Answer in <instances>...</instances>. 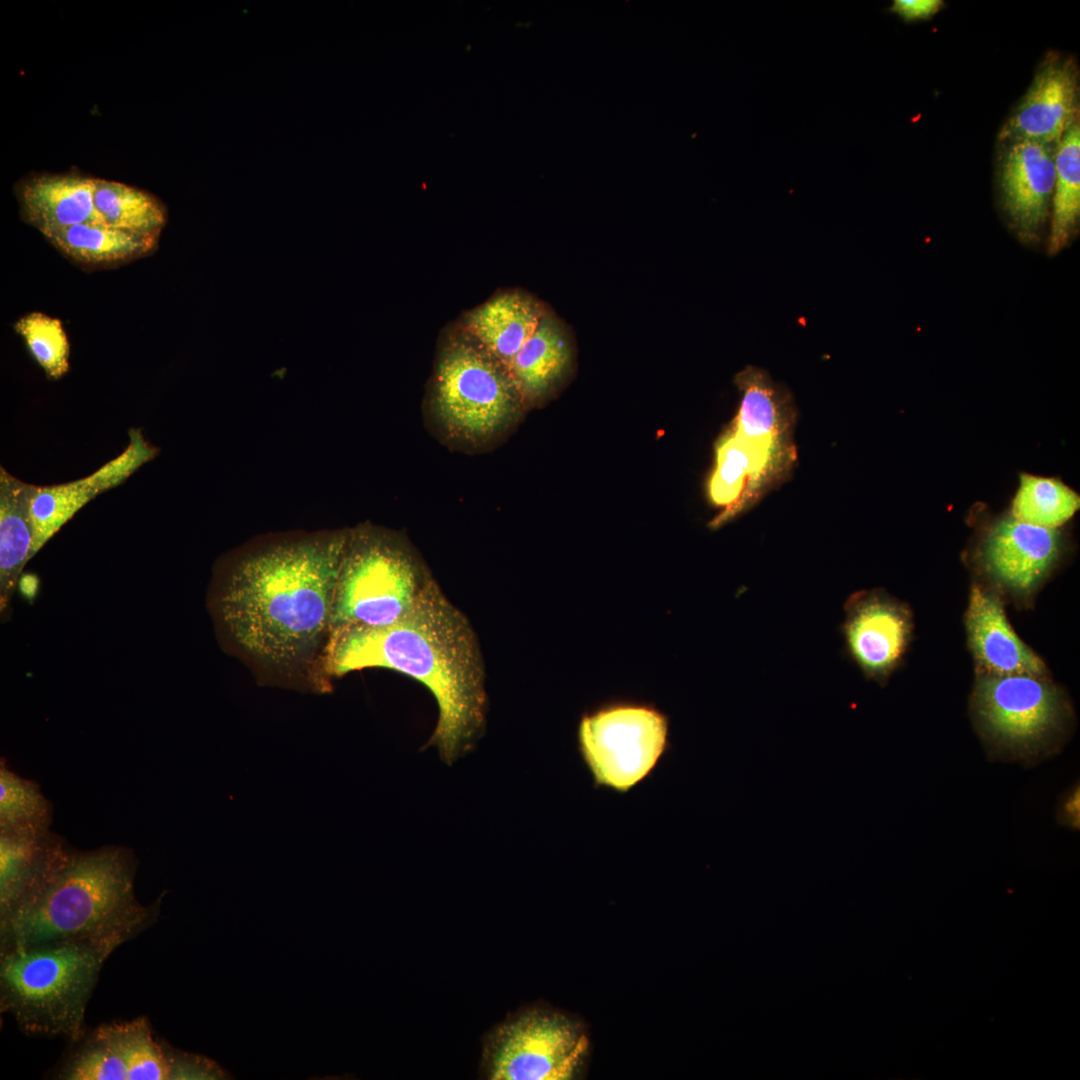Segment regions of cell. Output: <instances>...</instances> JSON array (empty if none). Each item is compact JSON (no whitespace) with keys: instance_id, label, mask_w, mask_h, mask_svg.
<instances>
[{"instance_id":"1","label":"cell","mask_w":1080,"mask_h":1080,"mask_svg":"<svg viewBox=\"0 0 1080 1080\" xmlns=\"http://www.w3.org/2000/svg\"><path fill=\"white\" fill-rule=\"evenodd\" d=\"M347 534L263 536L215 568L208 607L219 639L260 676L330 688L322 663Z\"/></svg>"},{"instance_id":"2","label":"cell","mask_w":1080,"mask_h":1080,"mask_svg":"<svg viewBox=\"0 0 1080 1080\" xmlns=\"http://www.w3.org/2000/svg\"><path fill=\"white\" fill-rule=\"evenodd\" d=\"M365 668H386L423 684L438 705L428 742L453 763L484 728L485 670L466 616L433 579L412 608L382 627H350L329 636L322 671L326 682ZM330 685V684H329Z\"/></svg>"},{"instance_id":"3","label":"cell","mask_w":1080,"mask_h":1080,"mask_svg":"<svg viewBox=\"0 0 1080 1080\" xmlns=\"http://www.w3.org/2000/svg\"><path fill=\"white\" fill-rule=\"evenodd\" d=\"M136 859L122 846L70 850L29 898L0 918L1 952L62 941L120 946L155 917L136 899Z\"/></svg>"},{"instance_id":"4","label":"cell","mask_w":1080,"mask_h":1080,"mask_svg":"<svg viewBox=\"0 0 1080 1080\" xmlns=\"http://www.w3.org/2000/svg\"><path fill=\"white\" fill-rule=\"evenodd\" d=\"M741 400L716 448L709 498L720 525L754 507L785 482L797 464L796 410L789 391L762 368L747 366L735 380Z\"/></svg>"},{"instance_id":"5","label":"cell","mask_w":1080,"mask_h":1080,"mask_svg":"<svg viewBox=\"0 0 1080 1080\" xmlns=\"http://www.w3.org/2000/svg\"><path fill=\"white\" fill-rule=\"evenodd\" d=\"M527 409L509 369L464 329L441 343L422 405L424 425L468 455L501 445Z\"/></svg>"},{"instance_id":"6","label":"cell","mask_w":1080,"mask_h":1080,"mask_svg":"<svg viewBox=\"0 0 1080 1080\" xmlns=\"http://www.w3.org/2000/svg\"><path fill=\"white\" fill-rule=\"evenodd\" d=\"M116 948L62 941L1 952V1011L28 1034L79 1041L100 970Z\"/></svg>"},{"instance_id":"7","label":"cell","mask_w":1080,"mask_h":1080,"mask_svg":"<svg viewBox=\"0 0 1080 1080\" xmlns=\"http://www.w3.org/2000/svg\"><path fill=\"white\" fill-rule=\"evenodd\" d=\"M433 579L405 535L371 523L348 528L329 636L350 627L396 622Z\"/></svg>"},{"instance_id":"8","label":"cell","mask_w":1080,"mask_h":1080,"mask_svg":"<svg viewBox=\"0 0 1080 1080\" xmlns=\"http://www.w3.org/2000/svg\"><path fill=\"white\" fill-rule=\"evenodd\" d=\"M577 743L594 787L627 793L670 749L668 718L648 703L608 702L582 715Z\"/></svg>"},{"instance_id":"9","label":"cell","mask_w":1080,"mask_h":1080,"mask_svg":"<svg viewBox=\"0 0 1080 1080\" xmlns=\"http://www.w3.org/2000/svg\"><path fill=\"white\" fill-rule=\"evenodd\" d=\"M588 1039L568 1016L532 1008L486 1037L482 1071L491 1080H569L581 1069Z\"/></svg>"},{"instance_id":"10","label":"cell","mask_w":1080,"mask_h":1080,"mask_svg":"<svg viewBox=\"0 0 1080 1080\" xmlns=\"http://www.w3.org/2000/svg\"><path fill=\"white\" fill-rule=\"evenodd\" d=\"M973 708L1000 753L1026 760L1050 753L1064 716L1059 691L1044 678L1024 674H982Z\"/></svg>"},{"instance_id":"11","label":"cell","mask_w":1080,"mask_h":1080,"mask_svg":"<svg viewBox=\"0 0 1080 1080\" xmlns=\"http://www.w3.org/2000/svg\"><path fill=\"white\" fill-rule=\"evenodd\" d=\"M175 1053L154 1039L147 1019L96 1028L64 1063L60 1079H175Z\"/></svg>"},{"instance_id":"12","label":"cell","mask_w":1080,"mask_h":1080,"mask_svg":"<svg viewBox=\"0 0 1080 1080\" xmlns=\"http://www.w3.org/2000/svg\"><path fill=\"white\" fill-rule=\"evenodd\" d=\"M1079 72L1076 62L1050 52L1011 116L999 131L1003 144L1028 140L1057 146L1078 122Z\"/></svg>"},{"instance_id":"13","label":"cell","mask_w":1080,"mask_h":1080,"mask_svg":"<svg viewBox=\"0 0 1080 1080\" xmlns=\"http://www.w3.org/2000/svg\"><path fill=\"white\" fill-rule=\"evenodd\" d=\"M844 608L842 631L850 656L866 676L885 681L908 645V610L881 592L855 594Z\"/></svg>"},{"instance_id":"14","label":"cell","mask_w":1080,"mask_h":1080,"mask_svg":"<svg viewBox=\"0 0 1080 1080\" xmlns=\"http://www.w3.org/2000/svg\"><path fill=\"white\" fill-rule=\"evenodd\" d=\"M1061 534L1021 522L1011 515L987 529L979 560L987 574L1015 592H1029L1048 574L1061 553Z\"/></svg>"},{"instance_id":"15","label":"cell","mask_w":1080,"mask_h":1080,"mask_svg":"<svg viewBox=\"0 0 1080 1080\" xmlns=\"http://www.w3.org/2000/svg\"><path fill=\"white\" fill-rule=\"evenodd\" d=\"M1056 146L1020 140L1004 144L999 165L1003 209L1018 236L1035 240L1046 221L1055 184Z\"/></svg>"},{"instance_id":"16","label":"cell","mask_w":1080,"mask_h":1080,"mask_svg":"<svg viewBox=\"0 0 1080 1080\" xmlns=\"http://www.w3.org/2000/svg\"><path fill=\"white\" fill-rule=\"evenodd\" d=\"M155 454V448L142 435L132 434L127 448L92 474L57 485H36L30 502L32 544L29 559L84 505L99 493L122 483Z\"/></svg>"},{"instance_id":"17","label":"cell","mask_w":1080,"mask_h":1080,"mask_svg":"<svg viewBox=\"0 0 1080 1080\" xmlns=\"http://www.w3.org/2000/svg\"><path fill=\"white\" fill-rule=\"evenodd\" d=\"M966 626L982 674L1044 678L1043 661L1016 635L999 599L978 586L971 590Z\"/></svg>"},{"instance_id":"18","label":"cell","mask_w":1080,"mask_h":1080,"mask_svg":"<svg viewBox=\"0 0 1080 1080\" xmlns=\"http://www.w3.org/2000/svg\"><path fill=\"white\" fill-rule=\"evenodd\" d=\"M94 190L93 177L46 173L21 181L16 195L23 220L46 236L78 224H104L95 207Z\"/></svg>"},{"instance_id":"19","label":"cell","mask_w":1080,"mask_h":1080,"mask_svg":"<svg viewBox=\"0 0 1080 1080\" xmlns=\"http://www.w3.org/2000/svg\"><path fill=\"white\" fill-rule=\"evenodd\" d=\"M70 850L49 829L0 833V918L37 891Z\"/></svg>"},{"instance_id":"20","label":"cell","mask_w":1080,"mask_h":1080,"mask_svg":"<svg viewBox=\"0 0 1080 1080\" xmlns=\"http://www.w3.org/2000/svg\"><path fill=\"white\" fill-rule=\"evenodd\" d=\"M571 360V343L564 327L546 312L509 367L526 407L542 403L557 389Z\"/></svg>"},{"instance_id":"21","label":"cell","mask_w":1080,"mask_h":1080,"mask_svg":"<svg viewBox=\"0 0 1080 1080\" xmlns=\"http://www.w3.org/2000/svg\"><path fill=\"white\" fill-rule=\"evenodd\" d=\"M545 313L544 307L531 296L506 292L469 312L463 329L509 369Z\"/></svg>"},{"instance_id":"22","label":"cell","mask_w":1080,"mask_h":1080,"mask_svg":"<svg viewBox=\"0 0 1080 1080\" xmlns=\"http://www.w3.org/2000/svg\"><path fill=\"white\" fill-rule=\"evenodd\" d=\"M36 485L0 468V609L8 608L16 583L30 560V502Z\"/></svg>"},{"instance_id":"23","label":"cell","mask_w":1080,"mask_h":1080,"mask_svg":"<svg viewBox=\"0 0 1080 1080\" xmlns=\"http://www.w3.org/2000/svg\"><path fill=\"white\" fill-rule=\"evenodd\" d=\"M44 237L66 258L92 268L117 266L144 257L158 243L156 237L93 223L74 225Z\"/></svg>"},{"instance_id":"24","label":"cell","mask_w":1080,"mask_h":1080,"mask_svg":"<svg viewBox=\"0 0 1080 1080\" xmlns=\"http://www.w3.org/2000/svg\"><path fill=\"white\" fill-rule=\"evenodd\" d=\"M94 203L106 226L159 238L166 206L154 195L118 181L95 178Z\"/></svg>"},{"instance_id":"25","label":"cell","mask_w":1080,"mask_h":1080,"mask_svg":"<svg viewBox=\"0 0 1080 1080\" xmlns=\"http://www.w3.org/2000/svg\"><path fill=\"white\" fill-rule=\"evenodd\" d=\"M1055 184L1048 250L1055 255L1076 233L1080 216V125L1074 123L1055 151Z\"/></svg>"},{"instance_id":"26","label":"cell","mask_w":1080,"mask_h":1080,"mask_svg":"<svg viewBox=\"0 0 1080 1080\" xmlns=\"http://www.w3.org/2000/svg\"><path fill=\"white\" fill-rule=\"evenodd\" d=\"M1080 507L1078 493L1053 477L1021 473L1010 515L1038 527L1057 529Z\"/></svg>"},{"instance_id":"27","label":"cell","mask_w":1080,"mask_h":1080,"mask_svg":"<svg viewBox=\"0 0 1080 1080\" xmlns=\"http://www.w3.org/2000/svg\"><path fill=\"white\" fill-rule=\"evenodd\" d=\"M52 805L38 785L12 772L0 762V833L49 829Z\"/></svg>"},{"instance_id":"28","label":"cell","mask_w":1080,"mask_h":1080,"mask_svg":"<svg viewBox=\"0 0 1080 1080\" xmlns=\"http://www.w3.org/2000/svg\"><path fill=\"white\" fill-rule=\"evenodd\" d=\"M14 329L49 379H60L68 372L69 341L59 319L32 312L19 318Z\"/></svg>"},{"instance_id":"29","label":"cell","mask_w":1080,"mask_h":1080,"mask_svg":"<svg viewBox=\"0 0 1080 1080\" xmlns=\"http://www.w3.org/2000/svg\"><path fill=\"white\" fill-rule=\"evenodd\" d=\"M943 6L941 0H894L889 11L905 21L931 18Z\"/></svg>"},{"instance_id":"30","label":"cell","mask_w":1080,"mask_h":1080,"mask_svg":"<svg viewBox=\"0 0 1080 1080\" xmlns=\"http://www.w3.org/2000/svg\"><path fill=\"white\" fill-rule=\"evenodd\" d=\"M1065 818L1070 821L1073 826H1078L1079 823V792L1075 790L1065 801L1064 804Z\"/></svg>"}]
</instances>
